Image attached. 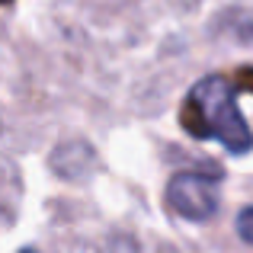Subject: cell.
Here are the masks:
<instances>
[{"mask_svg":"<svg viewBox=\"0 0 253 253\" xmlns=\"http://www.w3.org/2000/svg\"><path fill=\"white\" fill-rule=\"evenodd\" d=\"M183 128L202 141H221L231 154L253 151V131L234 99V84L224 74H209L192 84L183 106Z\"/></svg>","mask_w":253,"mask_h":253,"instance_id":"1","label":"cell"},{"mask_svg":"<svg viewBox=\"0 0 253 253\" xmlns=\"http://www.w3.org/2000/svg\"><path fill=\"white\" fill-rule=\"evenodd\" d=\"M218 186H221L218 173L183 170L167 183V205L173 215L186 221H209L218 211Z\"/></svg>","mask_w":253,"mask_h":253,"instance_id":"2","label":"cell"},{"mask_svg":"<svg viewBox=\"0 0 253 253\" xmlns=\"http://www.w3.org/2000/svg\"><path fill=\"white\" fill-rule=\"evenodd\" d=\"M218 32L231 36L234 42L253 45V6H237V10H224L218 16Z\"/></svg>","mask_w":253,"mask_h":253,"instance_id":"3","label":"cell"},{"mask_svg":"<svg viewBox=\"0 0 253 253\" xmlns=\"http://www.w3.org/2000/svg\"><path fill=\"white\" fill-rule=\"evenodd\" d=\"M237 234H241V241H247L253 247V205H247V209L237 215Z\"/></svg>","mask_w":253,"mask_h":253,"instance_id":"4","label":"cell"},{"mask_svg":"<svg viewBox=\"0 0 253 253\" xmlns=\"http://www.w3.org/2000/svg\"><path fill=\"white\" fill-rule=\"evenodd\" d=\"M19 253H36V250H29V247H26V250H19Z\"/></svg>","mask_w":253,"mask_h":253,"instance_id":"5","label":"cell"},{"mask_svg":"<svg viewBox=\"0 0 253 253\" xmlns=\"http://www.w3.org/2000/svg\"><path fill=\"white\" fill-rule=\"evenodd\" d=\"M0 3H13V0H0Z\"/></svg>","mask_w":253,"mask_h":253,"instance_id":"6","label":"cell"}]
</instances>
